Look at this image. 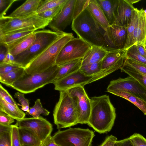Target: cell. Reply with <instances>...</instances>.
<instances>
[{"mask_svg":"<svg viewBox=\"0 0 146 146\" xmlns=\"http://www.w3.org/2000/svg\"><path fill=\"white\" fill-rule=\"evenodd\" d=\"M90 99L91 112L87 124L100 133L109 132L113 126L116 116L115 108L109 96L105 94Z\"/></svg>","mask_w":146,"mask_h":146,"instance_id":"1","label":"cell"},{"mask_svg":"<svg viewBox=\"0 0 146 146\" xmlns=\"http://www.w3.org/2000/svg\"><path fill=\"white\" fill-rule=\"evenodd\" d=\"M71 27L79 38L92 46L103 47L106 30L94 18L86 8L73 19Z\"/></svg>","mask_w":146,"mask_h":146,"instance_id":"2","label":"cell"},{"mask_svg":"<svg viewBox=\"0 0 146 146\" xmlns=\"http://www.w3.org/2000/svg\"><path fill=\"white\" fill-rule=\"evenodd\" d=\"M36 39L27 50L15 57L16 64L25 68L58 39L67 33L43 29L34 32Z\"/></svg>","mask_w":146,"mask_h":146,"instance_id":"3","label":"cell"},{"mask_svg":"<svg viewBox=\"0 0 146 146\" xmlns=\"http://www.w3.org/2000/svg\"><path fill=\"white\" fill-rule=\"evenodd\" d=\"M58 68V66L56 64L40 72L29 74L25 72L11 87L23 94L33 92L46 84H53L57 74Z\"/></svg>","mask_w":146,"mask_h":146,"instance_id":"4","label":"cell"},{"mask_svg":"<svg viewBox=\"0 0 146 146\" xmlns=\"http://www.w3.org/2000/svg\"><path fill=\"white\" fill-rule=\"evenodd\" d=\"M53 115L54 123L58 130L78 124L76 105L67 90L60 91L59 99L55 106Z\"/></svg>","mask_w":146,"mask_h":146,"instance_id":"5","label":"cell"},{"mask_svg":"<svg viewBox=\"0 0 146 146\" xmlns=\"http://www.w3.org/2000/svg\"><path fill=\"white\" fill-rule=\"evenodd\" d=\"M74 37L72 33H67L47 48L25 68L29 74L44 71L56 64L58 55L66 44Z\"/></svg>","mask_w":146,"mask_h":146,"instance_id":"6","label":"cell"},{"mask_svg":"<svg viewBox=\"0 0 146 146\" xmlns=\"http://www.w3.org/2000/svg\"><path fill=\"white\" fill-rule=\"evenodd\" d=\"M51 21L44 19L35 13L22 17L0 20V33L6 34L43 29Z\"/></svg>","mask_w":146,"mask_h":146,"instance_id":"7","label":"cell"},{"mask_svg":"<svg viewBox=\"0 0 146 146\" xmlns=\"http://www.w3.org/2000/svg\"><path fill=\"white\" fill-rule=\"evenodd\" d=\"M94 136V131L88 129L70 128L58 130L52 137L60 146H91Z\"/></svg>","mask_w":146,"mask_h":146,"instance_id":"8","label":"cell"},{"mask_svg":"<svg viewBox=\"0 0 146 146\" xmlns=\"http://www.w3.org/2000/svg\"><path fill=\"white\" fill-rule=\"evenodd\" d=\"M92 46L79 38L74 37L63 47L56 59L60 66L67 62L82 58Z\"/></svg>","mask_w":146,"mask_h":146,"instance_id":"9","label":"cell"},{"mask_svg":"<svg viewBox=\"0 0 146 146\" xmlns=\"http://www.w3.org/2000/svg\"><path fill=\"white\" fill-rule=\"evenodd\" d=\"M67 90L76 105L78 123L87 124L91 112V102L84 87L79 86Z\"/></svg>","mask_w":146,"mask_h":146,"instance_id":"10","label":"cell"},{"mask_svg":"<svg viewBox=\"0 0 146 146\" xmlns=\"http://www.w3.org/2000/svg\"><path fill=\"white\" fill-rule=\"evenodd\" d=\"M127 36L126 28L116 25H110L104 35L103 48L108 51L124 50Z\"/></svg>","mask_w":146,"mask_h":146,"instance_id":"11","label":"cell"},{"mask_svg":"<svg viewBox=\"0 0 146 146\" xmlns=\"http://www.w3.org/2000/svg\"><path fill=\"white\" fill-rule=\"evenodd\" d=\"M15 125L18 127L31 131L42 142L51 135L53 130L52 124L41 116L38 118H25L21 120L17 121Z\"/></svg>","mask_w":146,"mask_h":146,"instance_id":"12","label":"cell"},{"mask_svg":"<svg viewBox=\"0 0 146 146\" xmlns=\"http://www.w3.org/2000/svg\"><path fill=\"white\" fill-rule=\"evenodd\" d=\"M111 90L127 92L146 102V88L129 76L125 78H119L111 81L107 87V91Z\"/></svg>","mask_w":146,"mask_h":146,"instance_id":"13","label":"cell"},{"mask_svg":"<svg viewBox=\"0 0 146 146\" xmlns=\"http://www.w3.org/2000/svg\"><path fill=\"white\" fill-rule=\"evenodd\" d=\"M76 0H68L61 11L48 26L53 31L62 32L73 20V12Z\"/></svg>","mask_w":146,"mask_h":146,"instance_id":"14","label":"cell"},{"mask_svg":"<svg viewBox=\"0 0 146 146\" xmlns=\"http://www.w3.org/2000/svg\"><path fill=\"white\" fill-rule=\"evenodd\" d=\"M94 76H87L79 69L53 83L54 89L59 91H66L79 86L83 87L90 82Z\"/></svg>","mask_w":146,"mask_h":146,"instance_id":"15","label":"cell"},{"mask_svg":"<svg viewBox=\"0 0 146 146\" xmlns=\"http://www.w3.org/2000/svg\"><path fill=\"white\" fill-rule=\"evenodd\" d=\"M135 8L133 5L129 3L127 0H119L113 25L126 28Z\"/></svg>","mask_w":146,"mask_h":146,"instance_id":"16","label":"cell"},{"mask_svg":"<svg viewBox=\"0 0 146 146\" xmlns=\"http://www.w3.org/2000/svg\"><path fill=\"white\" fill-rule=\"evenodd\" d=\"M125 59L124 50L109 51L102 61L101 70L111 69L116 71L120 69Z\"/></svg>","mask_w":146,"mask_h":146,"instance_id":"17","label":"cell"},{"mask_svg":"<svg viewBox=\"0 0 146 146\" xmlns=\"http://www.w3.org/2000/svg\"><path fill=\"white\" fill-rule=\"evenodd\" d=\"M42 0H27L10 15L5 16L3 20L28 16L35 14Z\"/></svg>","mask_w":146,"mask_h":146,"instance_id":"18","label":"cell"},{"mask_svg":"<svg viewBox=\"0 0 146 146\" xmlns=\"http://www.w3.org/2000/svg\"><path fill=\"white\" fill-rule=\"evenodd\" d=\"M146 38V11L143 9L139 10V17L133 35V45L141 44L145 47Z\"/></svg>","mask_w":146,"mask_h":146,"instance_id":"19","label":"cell"},{"mask_svg":"<svg viewBox=\"0 0 146 146\" xmlns=\"http://www.w3.org/2000/svg\"><path fill=\"white\" fill-rule=\"evenodd\" d=\"M34 32L29 31L6 34L0 33V45L4 46L8 50L15 46Z\"/></svg>","mask_w":146,"mask_h":146,"instance_id":"20","label":"cell"},{"mask_svg":"<svg viewBox=\"0 0 146 146\" xmlns=\"http://www.w3.org/2000/svg\"><path fill=\"white\" fill-rule=\"evenodd\" d=\"M110 25L114 24L119 0H96Z\"/></svg>","mask_w":146,"mask_h":146,"instance_id":"21","label":"cell"},{"mask_svg":"<svg viewBox=\"0 0 146 146\" xmlns=\"http://www.w3.org/2000/svg\"><path fill=\"white\" fill-rule=\"evenodd\" d=\"M108 52L102 47L92 46L82 58V65L101 62Z\"/></svg>","mask_w":146,"mask_h":146,"instance_id":"22","label":"cell"},{"mask_svg":"<svg viewBox=\"0 0 146 146\" xmlns=\"http://www.w3.org/2000/svg\"><path fill=\"white\" fill-rule=\"evenodd\" d=\"M86 8L94 18L106 30L110 25L96 0H90Z\"/></svg>","mask_w":146,"mask_h":146,"instance_id":"23","label":"cell"},{"mask_svg":"<svg viewBox=\"0 0 146 146\" xmlns=\"http://www.w3.org/2000/svg\"><path fill=\"white\" fill-rule=\"evenodd\" d=\"M82 58L70 61L58 66V72L53 82L78 70L81 67Z\"/></svg>","mask_w":146,"mask_h":146,"instance_id":"24","label":"cell"},{"mask_svg":"<svg viewBox=\"0 0 146 146\" xmlns=\"http://www.w3.org/2000/svg\"><path fill=\"white\" fill-rule=\"evenodd\" d=\"M21 146H41L42 142L31 131L18 127Z\"/></svg>","mask_w":146,"mask_h":146,"instance_id":"25","label":"cell"},{"mask_svg":"<svg viewBox=\"0 0 146 146\" xmlns=\"http://www.w3.org/2000/svg\"><path fill=\"white\" fill-rule=\"evenodd\" d=\"M0 111L5 113L17 121L24 119L26 115V114L18 107L6 102L1 97Z\"/></svg>","mask_w":146,"mask_h":146,"instance_id":"26","label":"cell"},{"mask_svg":"<svg viewBox=\"0 0 146 146\" xmlns=\"http://www.w3.org/2000/svg\"><path fill=\"white\" fill-rule=\"evenodd\" d=\"M123 98L133 104L146 115V102L135 96L127 92L120 90L108 92Z\"/></svg>","mask_w":146,"mask_h":146,"instance_id":"27","label":"cell"},{"mask_svg":"<svg viewBox=\"0 0 146 146\" xmlns=\"http://www.w3.org/2000/svg\"><path fill=\"white\" fill-rule=\"evenodd\" d=\"M36 36L34 32L14 46L7 50L15 57L27 50L34 42Z\"/></svg>","mask_w":146,"mask_h":146,"instance_id":"28","label":"cell"},{"mask_svg":"<svg viewBox=\"0 0 146 146\" xmlns=\"http://www.w3.org/2000/svg\"><path fill=\"white\" fill-rule=\"evenodd\" d=\"M139 10L135 8L133 11L129 25L126 28L127 33V38L124 50H125L133 45V33L139 15Z\"/></svg>","mask_w":146,"mask_h":146,"instance_id":"29","label":"cell"},{"mask_svg":"<svg viewBox=\"0 0 146 146\" xmlns=\"http://www.w3.org/2000/svg\"><path fill=\"white\" fill-rule=\"evenodd\" d=\"M25 72V68L21 67L7 73L0 75V82L6 86L11 87L13 84Z\"/></svg>","mask_w":146,"mask_h":146,"instance_id":"30","label":"cell"},{"mask_svg":"<svg viewBox=\"0 0 146 146\" xmlns=\"http://www.w3.org/2000/svg\"><path fill=\"white\" fill-rule=\"evenodd\" d=\"M120 70L121 72L127 74L146 88V76L139 72L125 61Z\"/></svg>","mask_w":146,"mask_h":146,"instance_id":"31","label":"cell"},{"mask_svg":"<svg viewBox=\"0 0 146 146\" xmlns=\"http://www.w3.org/2000/svg\"><path fill=\"white\" fill-rule=\"evenodd\" d=\"M67 0H42V2L36 10V13L38 14L54 7L63 6Z\"/></svg>","mask_w":146,"mask_h":146,"instance_id":"32","label":"cell"},{"mask_svg":"<svg viewBox=\"0 0 146 146\" xmlns=\"http://www.w3.org/2000/svg\"><path fill=\"white\" fill-rule=\"evenodd\" d=\"M102 61L98 63L81 65L79 70L85 75L89 76H94L101 71Z\"/></svg>","mask_w":146,"mask_h":146,"instance_id":"33","label":"cell"},{"mask_svg":"<svg viewBox=\"0 0 146 146\" xmlns=\"http://www.w3.org/2000/svg\"><path fill=\"white\" fill-rule=\"evenodd\" d=\"M125 58L130 59L146 65V58L138 52L135 44L125 50Z\"/></svg>","mask_w":146,"mask_h":146,"instance_id":"34","label":"cell"},{"mask_svg":"<svg viewBox=\"0 0 146 146\" xmlns=\"http://www.w3.org/2000/svg\"><path fill=\"white\" fill-rule=\"evenodd\" d=\"M27 113L33 117L38 118L41 116V114L45 116L48 115L50 112L42 107L40 100L37 99L35 102L34 105L30 108Z\"/></svg>","mask_w":146,"mask_h":146,"instance_id":"35","label":"cell"},{"mask_svg":"<svg viewBox=\"0 0 146 146\" xmlns=\"http://www.w3.org/2000/svg\"><path fill=\"white\" fill-rule=\"evenodd\" d=\"M11 125L3 127L0 130V146H11Z\"/></svg>","mask_w":146,"mask_h":146,"instance_id":"36","label":"cell"},{"mask_svg":"<svg viewBox=\"0 0 146 146\" xmlns=\"http://www.w3.org/2000/svg\"><path fill=\"white\" fill-rule=\"evenodd\" d=\"M64 6L54 7L37 14L44 19L51 21L59 13Z\"/></svg>","mask_w":146,"mask_h":146,"instance_id":"37","label":"cell"},{"mask_svg":"<svg viewBox=\"0 0 146 146\" xmlns=\"http://www.w3.org/2000/svg\"><path fill=\"white\" fill-rule=\"evenodd\" d=\"M89 1L90 0H76L73 9V19L86 8Z\"/></svg>","mask_w":146,"mask_h":146,"instance_id":"38","label":"cell"},{"mask_svg":"<svg viewBox=\"0 0 146 146\" xmlns=\"http://www.w3.org/2000/svg\"><path fill=\"white\" fill-rule=\"evenodd\" d=\"M11 146H21L18 127L15 125H11Z\"/></svg>","mask_w":146,"mask_h":146,"instance_id":"39","label":"cell"},{"mask_svg":"<svg viewBox=\"0 0 146 146\" xmlns=\"http://www.w3.org/2000/svg\"><path fill=\"white\" fill-rule=\"evenodd\" d=\"M18 0H0V20H3L12 5Z\"/></svg>","mask_w":146,"mask_h":146,"instance_id":"40","label":"cell"},{"mask_svg":"<svg viewBox=\"0 0 146 146\" xmlns=\"http://www.w3.org/2000/svg\"><path fill=\"white\" fill-rule=\"evenodd\" d=\"M129 138L134 146H146V139L140 134L134 133Z\"/></svg>","mask_w":146,"mask_h":146,"instance_id":"41","label":"cell"},{"mask_svg":"<svg viewBox=\"0 0 146 146\" xmlns=\"http://www.w3.org/2000/svg\"><path fill=\"white\" fill-rule=\"evenodd\" d=\"M14 97L17 98L19 102L21 104L22 107L21 109L23 111L28 113L30 109L29 107V100L26 98L24 94L18 92L15 93Z\"/></svg>","mask_w":146,"mask_h":146,"instance_id":"42","label":"cell"},{"mask_svg":"<svg viewBox=\"0 0 146 146\" xmlns=\"http://www.w3.org/2000/svg\"><path fill=\"white\" fill-rule=\"evenodd\" d=\"M124 61L140 73L146 76V65L129 58Z\"/></svg>","mask_w":146,"mask_h":146,"instance_id":"43","label":"cell"},{"mask_svg":"<svg viewBox=\"0 0 146 146\" xmlns=\"http://www.w3.org/2000/svg\"><path fill=\"white\" fill-rule=\"evenodd\" d=\"M0 97L6 102L17 107H18L12 96L7 90L3 87L1 84L0 85Z\"/></svg>","mask_w":146,"mask_h":146,"instance_id":"44","label":"cell"},{"mask_svg":"<svg viewBox=\"0 0 146 146\" xmlns=\"http://www.w3.org/2000/svg\"><path fill=\"white\" fill-rule=\"evenodd\" d=\"M20 67H21L16 64L5 63L0 64V75L7 73Z\"/></svg>","mask_w":146,"mask_h":146,"instance_id":"45","label":"cell"},{"mask_svg":"<svg viewBox=\"0 0 146 146\" xmlns=\"http://www.w3.org/2000/svg\"><path fill=\"white\" fill-rule=\"evenodd\" d=\"M14 121V118L5 113L0 111V125L9 126Z\"/></svg>","mask_w":146,"mask_h":146,"instance_id":"46","label":"cell"},{"mask_svg":"<svg viewBox=\"0 0 146 146\" xmlns=\"http://www.w3.org/2000/svg\"><path fill=\"white\" fill-rule=\"evenodd\" d=\"M117 140V139L115 136L111 135L106 137L100 146H113Z\"/></svg>","mask_w":146,"mask_h":146,"instance_id":"47","label":"cell"},{"mask_svg":"<svg viewBox=\"0 0 146 146\" xmlns=\"http://www.w3.org/2000/svg\"><path fill=\"white\" fill-rule=\"evenodd\" d=\"M41 146H60L53 140L51 135L48 136L43 142Z\"/></svg>","mask_w":146,"mask_h":146,"instance_id":"48","label":"cell"},{"mask_svg":"<svg viewBox=\"0 0 146 146\" xmlns=\"http://www.w3.org/2000/svg\"><path fill=\"white\" fill-rule=\"evenodd\" d=\"M8 51L7 48L5 46L0 45V64L3 62Z\"/></svg>","mask_w":146,"mask_h":146,"instance_id":"49","label":"cell"},{"mask_svg":"<svg viewBox=\"0 0 146 146\" xmlns=\"http://www.w3.org/2000/svg\"><path fill=\"white\" fill-rule=\"evenodd\" d=\"M116 142L118 146H134L129 137L120 140H117Z\"/></svg>","mask_w":146,"mask_h":146,"instance_id":"50","label":"cell"},{"mask_svg":"<svg viewBox=\"0 0 146 146\" xmlns=\"http://www.w3.org/2000/svg\"><path fill=\"white\" fill-rule=\"evenodd\" d=\"M138 52L141 55L146 58V48L141 44H135Z\"/></svg>","mask_w":146,"mask_h":146,"instance_id":"51","label":"cell"},{"mask_svg":"<svg viewBox=\"0 0 146 146\" xmlns=\"http://www.w3.org/2000/svg\"><path fill=\"white\" fill-rule=\"evenodd\" d=\"M3 63L11 64V54L8 51Z\"/></svg>","mask_w":146,"mask_h":146,"instance_id":"52","label":"cell"},{"mask_svg":"<svg viewBox=\"0 0 146 146\" xmlns=\"http://www.w3.org/2000/svg\"><path fill=\"white\" fill-rule=\"evenodd\" d=\"M130 3L133 5V4L138 2L141 0H127Z\"/></svg>","mask_w":146,"mask_h":146,"instance_id":"53","label":"cell"},{"mask_svg":"<svg viewBox=\"0 0 146 146\" xmlns=\"http://www.w3.org/2000/svg\"><path fill=\"white\" fill-rule=\"evenodd\" d=\"M113 146H118L116 142V141L115 142V143H114V145Z\"/></svg>","mask_w":146,"mask_h":146,"instance_id":"54","label":"cell"},{"mask_svg":"<svg viewBox=\"0 0 146 146\" xmlns=\"http://www.w3.org/2000/svg\"><path fill=\"white\" fill-rule=\"evenodd\" d=\"M145 48H146V38L145 41Z\"/></svg>","mask_w":146,"mask_h":146,"instance_id":"55","label":"cell"}]
</instances>
